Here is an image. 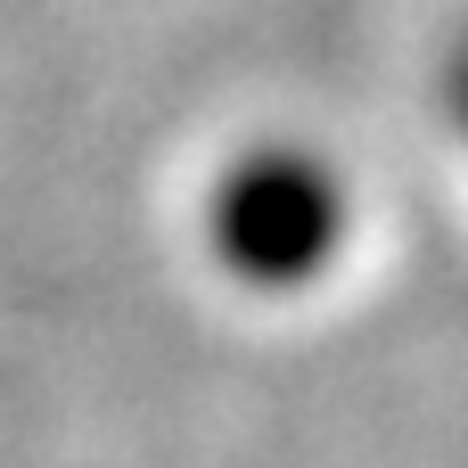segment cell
<instances>
[{
	"mask_svg": "<svg viewBox=\"0 0 468 468\" xmlns=\"http://www.w3.org/2000/svg\"><path fill=\"white\" fill-rule=\"evenodd\" d=\"M247 214H255L263 247H271V263H304V255H313V247H329V230H337L329 189H313V181H296V173L263 181V197H255Z\"/></svg>",
	"mask_w": 468,
	"mask_h": 468,
	"instance_id": "6da1fadb",
	"label": "cell"
},
{
	"mask_svg": "<svg viewBox=\"0 0 468 468\" xmlns=\"http://www.w3.org/2000/svg\"><path fill=\"white\" fill-rule=\"evenodd\" d=\"M452 107H461V123H468V49L452 58Z\"/></svg>",
	"mask_w": 468,
	"mask_h": 468,
	"instance_id": "7a4b0ae2",
	"label": "cell"
}]
</instances>
